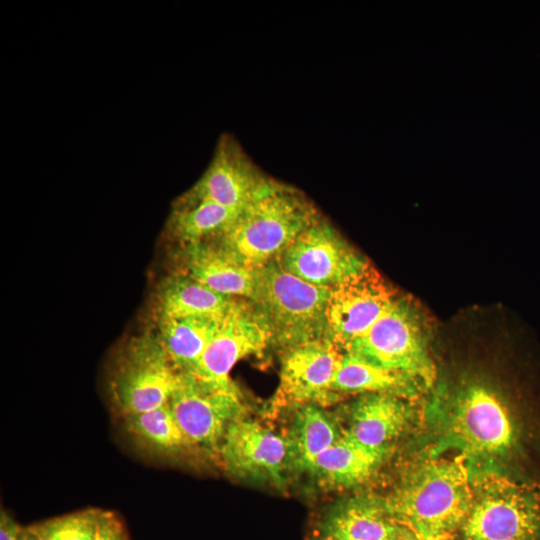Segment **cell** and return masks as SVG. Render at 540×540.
Segmentation results:
<instances>
[{"mask_svg": "<svg viewBox=\"0 0 540 540\" xmlns=\"http://www.w3.org/2000/svg\"><path fill=\"white\" fill-rule=\"evenodd\" d=\"M472 501V476L465 459L432 455L409 469L384 503L415 536L443 540L456 535Z\"/></svg>", "mask_w": 540, "mask_h": 540, "instance_id": "obj_1", "label": "cell"}, {"mask_svg": "<svg viewBox=\"0 0 540 540\" xmlns=\"http://www.w3.org/2000/svg\"><path fill=\"white\" fill-rule=\"evenodd\" d=\"M319 218L315 206L285 184L246 206L215 239L245 266L258 270L276 259Z\"/></svg>", "mask_w": 540, "mask_h": 540, "instance_id": "obj_2", "label": "cell"}, {"mask_svg": "<svg viewBox=\"0 0 540 540\" xmlns=\"http://www.w3.org/2000/svg\"><path fill=\"white\" fill-rule=\"evenodd\" d=\"M472 485L457 540H540V485L488 470L472 476Z\"/></svg>", "mask_w": 540, "mask_h": 540, "instance_id": "obj_3", "label": "cell"}, {"mask_svg": "<svg viewBox=\"0 0 540 540\" xmlns=\"http://www.w3.org/2000/svg\"><path fill=\"white\" fill-rule=\"evenodd\" d=\"M331 290L289 273L276 258L257 270L252 302L267 323L271 341L291 348L326 338Z\"/></svg>", "mask_w": 540, "mask_h": 540, "instance_id": "obj_4", "label": "cell"}, {"mask_svg": "<svg viewBox=\"0 0 540 540\" xmlns=\"http://www.w3.org/2000/svg\"><path fill=\"white\" fill-rule=\"evenodd\" d=\"M441 449L455 448L466 462L484 463L507 454L517 429L500 398L487 387L471 384L458 392L444 415Z\"/></svg>", "mask_w": 540, "mask_h": 540, "instance_id": "obj_5", "label": "cell"}, {"mask_svg": "<svg viewBox=\"0 0 540 540\" xmlns=\"http://www.w3.org/2000/svg\"><path fill=\"white\" fill-rule=\"evenodd\" d=\"M181 375L153 330L131 337L117 353L109 380L116 413L125 418L167 405Z\"/></svg>", "mask_w": 540, "mask_h": 540, "instance_id": "obj_6", "label": "cell"}, {"mask_svg": "<svg viewBox=\"0 0 540 540\" xmlns=\"http://www.w3.org/2000/svg\"><path fill=\"white\" fill-rule=\"evenodd\" d=\"M344 351L355 353L383 368L408 374L424 386L435 379L423 320L415 306L398 298L361 337Z\"/></svg>", "mask_w": 540, "mask_h": 540, "instance_id": "obj_7", "label": "cell"}, {"mask_svg": "<svg viewBox=\"0 0 540 540\" xmlns=\"http://www.w3.org/2000/svg\"><path fill=\"white\" fill-rule=\"evenodd\" d=\"M284 185L264 173L241 144L225 133L202 176L176 202L208 200L241 211Z\"/></svg>", "mask_w": 540, "mask_h": 540, "instance_id": "obj_8", "label": "cell"}, {"mask_svg": "<svg viewBox=\"0 0 540 540\" xmlns=\"http://www.w3.org/2000/svg\"><path fill=\"white\" fill-rule=\"evenodd\" d=\"M168 406L195 447L217 451L228 427L243 412L233 382L205 381L190 373H182Z\"/></svg>", "mask_w": 540, "mask_h": 540, "instance_id": "obj_9", "label": "cell"}, {"mask_svg": "<svg viewBox=\"0 0 540 540\" xmlns=\"http://www.w3.org/2000/svg\"><path fill=\"white\" fill-rule=\"evenodd\" d=\"M289 273L318 287L334 288L368 263L327 221L318 219L278 257Z\"/></svg>", "mask_w": 540, "mask_h": 540, "instance_id": "obj_10", "label": "cell"}, {"mask_svg": "<svg viewBox=\"0 0 540 540\" xmlns=\"http://www.w3.org/2000/svg\"><path fill=\"white\" fill-rule=\"evenodd\" d=\"M399 297L369 265L332 288L326 308V338L345 350L365 334Z\"/></svg>", "mask_w": 540, "mask_h": 540, "instance_id": "obj_11", "label": "cell"}, {"mask_svg": "<svg viewBox=\"0 0 540 540\" xmlns=\"http://www.w3.org/2000/svg\"><path fill=\"white\" fill-rule=\"evenodd\" d=\"M270 341L269 328L258 308L252 301L238 298L190 374L205 381L229 384L236 363L261 353Z\"/></svg>", "mask_w": 540, "mask_h": 540, "instance_id": "obj_12", "label": "cell"}, {"mask_svg": "<svg viewBox=\"0 0 540 540\" xmlns=\"http://www.w3.org/2000/svg\"><path fill=\"white\" fill-rule=\"evenodd\" d=\"M218 453L226 469L238 476L266 479L279 484L289 441L253 421L238 418L228 427Z\"/></svg>", "mask_w": 540, "mask_h": 540, "instance_id": "obj_13", "label": "cell"}, {"mask_svg": "<svg viewBox=\"0 0 540 540\" xmlns=\"http://www.w3.org/2000/svg\"><path fill=\"white\" fill-rule=\"evenodd\" d=\"M289 349L282 364L279 399L305 403L326 398L342 362V349L328 338Z\"/></svg>", "mask_w": 540, "mask_h": 540, "instance_id": "obj_14", "label": "cell"}, {"mask_svg": "<svg viewBox=\"0 0 540 540\" xmlns=\"http://www.w3.org/2000/svg\"><path fill=\"white\" fill-rule=\"evenodd\" d=\"M179 253L182 263L179 273L220 294L253 300L257 270L241 263L215 238L181 246Z\"/></svg>", "mask_w": 540, "mask_h": 540, "instance_id": "obj_15", "label": "cell"}, {"mask_svg": "<svg viewBox=\"0 0 540 540\" xmlns=\"http://www.w3.org/2000/svg\"><path fill=\"white\" fill-rule=\"evenodd\" d=\"M407 531L388 511L384 500L350 499L325 519L323 540H398Z\"/></svg>", "mask_w": 540, "mask_h": 540, "instance_id": "obj_16", "label": "cell"}, {"mask_svg": "<svg viewBox=\"0 0 540 540\" xmlns=\"http://www.w3.org/2000/svg\"><path fill=\"white\" fill-rule=\"evenodd\" d=\"M411 413L397 395L369 393L352 406L346 433L367 447L387 450L389 443L405 430Z\"/></svg>", "mask_w": 540, "mask_h": 540, "instance_id": "obj_17", "label": "cell"}, {"mask_svg": "<svg viewBox=\"0 0 540 540\" xmlns=\"http://www.w3.org/2000/svg\"><path fill=\"white\" fill-rule=\"evenodd\" d=\"M237 299L220 294L185 274L177 273L165 278L156 289L153 299L154 320L223 317Z\"/></svg>", "mask_w": 540, "mask_h": 540, "instance_id": "obj_18", "label": "cell"}, {"mask_svg": "<svg viewBox=\"0 0 540 540\" xmlns=\"http://www.w3.org/2000/svg\"><path fill=\"white\" fill-rule=\"evenodd\" d=\"M223 317L195 316L155 320L153 331L174 366L181 373H190L218 332Z\"/></svg>", "mask_w": 540, "mask_h": 540, "instance_id": "obj_19", "label": "cell"}, {"mask_svg": "<svg viewBox=\"0 0 540 540\" xmlns=\"http://www.w3.org/2000/svg\"><path fill=\"white\" fill-rule=\"evenodd\" d=\"M386 450L367 447L346 432L312 463L310 470L332 486L348 487L367 480Z\"/></svg>", "mask_w": 540, "mask_h": 540, "instance_id": "obj_20", "label": "cell"}, {"mask_svg": "<svg viewBox=\"0 0 540 540\" xmlns=\"http://www.w3.org/2000/svg\"><path fill=\"white\" fill-rule=\"evenodd\" d=\"M241 211L213 201L174 202L166 222V233L181 246L223 234Z\"/></svg>", "mask_w": 540, "mask_h": 540, "instance_id": "obj_21", "label": "cell"}, {"mask_svg": "<svg viewBox=\"0 0 540 540\" xmlns=\"http://www.w3.org/2000/svg\"><path fill=\"white\" fill-rule=\"evenodd\" d=\"M424 386L416 378L378 366L361 356L344 351L332 391L414 395Z\"/></svg>", "mask_w": 540, "mask_h": 540, "instance_id": "obj_22", "label": "cell"}, {"mask_svg": "<svg viewBox=\"0 0 540 540\" xmlns=\"http://www.w3.org/2000/svg\"><path fill=\"white\" fill-rule=\"evenodd\" d=\"M123 419L130 437L156 455L172 456L195 447L187 438L168 404Z\"/></svg>", "mask_w": 540, "mask_h": 540, "instance_id": "obj_23", "label": "cell"}, {"mask_svg": "<svg viewBox=\"0 0 540 540\" xmlns=\"http://www.w3.org/2000/svg\"><path fill=\"white\" fill-rule=\"evenodd\" d=\"M341 436L333 422L315 406L301 408L294 419L288 439L296 462L310 468L314 460Z\"/></svg>", "mask_w": 540, "mask_h": 540, "instance_id": "obj_24", "label": "cell"}, {"mask_svg": "<svg viewBox=\"0 0 540 540\" xmlns=\"http://www.w3.org/2000/svg\"><path fill=\"white\" fill-rule=\"evenodd\" d=\"M104 510L87 508L27 527L38 540H98Z\"/></svg>", "mask_w": 540, "mask_h": 540, "instance_id": "obj_25", "label": "cell"}, {"mask_svg": "<svg viewBox=\"0 0 540 540\" xmlns=\"http://www.w3.org/2000/svg\"><path fill=\"white\" fill-rule=\"evenodd\" d=\"M98 540H129L122 521L111 511H104Z\"/></svg>", "mask_w": 540, "mask_h": 540, "instance_id": "obj_26", "label": "cell"}, {"mask_svg": "<svg viewBox=\"0 0 540 540\" xmlns=\"http://www.w3.org/2000/svg\"><path fill=\"white\" fill-rule=\"evenodd\" d=\"M27 534V527H22L6 511H1L0 540H27Z\"/></svg>", "mask_w": 540, "mask_h": 540, "instance_id": "obj_27", "label": "cell"}, {"mask_svg": "<svg viewBox=\"0 0 540 540\" xmlns=\"http://www.w3.org/2000/svg\"><path fill=\"white\" fill-rule=\"evenodd\" d=\"M398 540H423V539L415 536L413 533L407 530ZM443 540H455V539L453 537V538H447Z\"/></svg>", "mask_w": 540, "mask_h": 540, "instance_id": "obj_28", "label": "cell"}, {"mask_svg": "<svg viewBox=\"0 0 540 540\" xmlns=\"http://www.w3.org/2000/svg\"><path fill=\"white\" fill-rule=\"evenodd\" d=\"M27 540H38L29 530L27 529Z\"/></svg>", "mask_w": 540, "mask_h": 540, "instance_id": "obj_29", "label": "cell"}]
</instances>
